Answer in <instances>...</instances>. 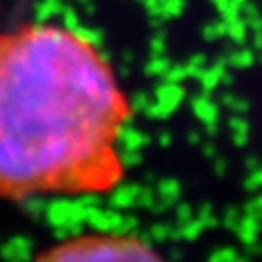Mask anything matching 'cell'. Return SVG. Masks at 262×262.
Segmentation results:
<instances>
[{"mask_svg": "<svg viewBox=\"0 0 262 262\" xmlns=\"http://www.w3.org/2000/svg\"><path fill=\"white\" fill-rule=\"evenodd\" d=\"M130 105L88 37L55 24L0 35V198L107 194Z\"/></svg>", "mask_w": 262, "mask_h": 262, "instance_id": "6da1fadb", "label": "cell"}, {"mask_svg": "<svg viewBox=\"0 0 262 262\" xmlns=\"http://www.w3.org/2000/svg\"><path fill=\"white\" fill-rule=\"evenodd\" d=\"M33 262H165V258L138 237L90 233L51 245Z\"/></svg>", "mask_w": 262, "mask_h": 262, "instance_id": "7a4b0ae2", "label": "cell"}]
</instances>
